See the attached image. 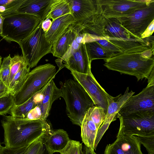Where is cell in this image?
Here are the masks:
<instances>
[{
  "label": "cell",
  "mask_w": 154,
  "mask_h": 154,
  "mask_svg": "<svg viewBox=\"0 0 154 154\" xmlns=\"http://www.w3.org/2000/svg\"><path fill=\"white\" fill-rule=\"evenodd\" d=\"M1 123L4 131L3 143L12 149L28 146L52 129L47 120L18 118L11 115L5 116Z\"/></svg>",
  "instance_id": "cell-1"
},
{
  "label": "cell",
  "mask_w": 154,
  "mask_h": 154,
  "mask_svg": "<svg viewBox=\"0 0 154 154\" xmlns=\"http://www.w3.org/2000/svg\"><path fill=\"white\" fill-rule=\"evenodd\" d=\"M104 61L103 65L108 69L134 76L138 81L148 79L154 69V57H147L144 51L119 53Z\"/></svg>",
  "instance_id": "cell-2"
},
{
  "label": "cell",
  "mask_w": 154,
  "mask_h": 154,
  "mask_svg": "<svg viewBox=\"0 0 154 154\" xmlns=\"http://www.w3.org/2000/svg\"><path fill=\"white\" fill-rule=\"evenodd\" d=\"M60 84L67 115L72 124L80 127L86 112L94 103L77 81L69 79Z\"/></svg>",
  "instance_id": "cell-3"
},
{
  "label": "cell",
  "mask_w": 154,
  "mask_h": 154,
  "mask_svg": "<svg viewBox=\"0 0 154 154\" xmlns=\"http://www.w3.org/2000/svg\"><path fill=\"white\" fill-rule=\"evenodd\" d=\"M0 36L6 41L18 43L30 35L41 21L38 17L17 12L4 17Z\"/></svg>",
  "instance_id": "cell-4"
},
{
  "label": "cell",
  "mask_w": 154,
  "mask_h": 154,
  "mask_svg": "<svg viewBox=\"0 0 154 154\" xmlns=\"http://www.w3.org/2000/svg\"><path fill=\"white\" fill-rule=\"evenodd\" d=\"M56 74L50 63L39 65L29 72L20 89L14 95L15 105L21 104L40 91Z\"/></svg>",
  "instance_id": "cell-5"
},
{
  "label": "cell",
  "mask_w": 154,
  "mask_h": 154,
  "mask_svg": "<svg viewBox=\"0 0 154 154\" xmlns=\"http://www.w3.org/2000/svg\"><path fill=\"white\" fill-rule=\"evenodd\" d=\"M41 22L30 35L18 43L30 69L36 66L43 57L51 51L53 45L46 38L41 27Z\"/></svg>",
  "instance_id": "cell-6"
},
{
  "label": "cell",
  "mask_w": 154,
  "mask_h": 154,
  "mask_svg": "<svg viewBox=\"0 0 154 154\" xmlns=\"http://www.w3.org/2000/svg\"><path fill=\"white\" fill-rule=\"evenodd\" d=\"M117 118L120 122L118 134L134 136L154 135V110L140 111Z\"/></svg>",
  "instance_id": "cell-7"
},
{
  "label": "cell",
  "mask_w": 154,
  "mask_h": 154,
  "mask_svg": "<svg viewBox=\"0 0 154 154\" xmlns=\"http://www.w3.org/2000/svg\"><path fill=\"white\" fill-rule=\"evenodd\" d=\"M116 18L129 32L141 38L142 35L154 20V1L152 0L148 5L131 14Z\"/></svg>",
  "instance_id": "cell-8"
},
{
  "label": "cell",
  "mask_w": 154,
  "mask_h": 154,
  "mask_svg": "<svg viewBox=\"0 0 154 154\" xmlns=\"http://www.w3.org/2000/svg\"><path fill=\"white\" fill-rule=\"evenodd\" d=\"M152 0H98L99 10L104 17L118 18L131 14L147 6Z\"/></svg>",
  "instance_id": "cell-9"
},
{
  "label": "cell",
  "mask_w": 154,
  "mask_h": 154,
  "mask_svg": "<svg viewBox=\"0 0 154 154\" xmlns=\"http://www.w3.org/2000/svg\"><path fill=\"white\" fill-rule=\"evenodd\" d=\"M146 87L137 94L132 95L116 114L123 116L137 111L154 110V82H147Z\"/></svg>",
  "instance_id": "cell-10"
},
{
  "label": "cell",
  "mask_w": 154,
  "mask_h": 154,
  "mask_svg": "<svg viewBox=\"0 0 154 154\" xmlns=\"http://www.w3.org/2000/svg\"><path fill=\"white\" fill-rule=\"evenodd\" d=\"M74 80L83 87L93 102L95 106L102 108L106 114L108 94L101 86L92 72L84 74L70 71Z\"/></svg>",
  "instance_id": "cell-11"
},
{
  "label": "cell",
  "mask_w": 154,
  "mask_h": 154,
  "mask_svg": "<svg viewBox=\"0 0 154 154\" xmlns=\"http://www.w3.org/2000/svg\"><path fill=\"white\" fill-rule=\"evenodd\" d=\"M85 42L83 39L76 47L71 48L70 50L71 51L68 52L66 54L67 55L63 59L64 66L70 71L84 74L91 72V62L89 59Z\"/></svg>",
  "instance_id": "cell-12"
},
{
  "label": "cell",
  "mask_w": 154,
  "mask_h": 154,
  "mask_svg": "<svg viewBox=\"0 0 154 154\" xmlns=\"http://www.w3.org/2000/svg\"><path fill=\"white\" fill-rule=\"evenodd\" d=\"M75 23L82 25L99 11L98 0H67Z\"/></svg>",
  "instance_id": "cell-13"
},
{
  "label": "cell",
  "mask_w": 154,
  "mask_h": 154,
  "mask_svg": "<svg viewBox=\"0 0 154 154\" xmlns=\"http://www.w3.org/2000/svg\"><path fill=\"white\" fill-rule=\"evenodd\" d=\"M140 146L135 136L117 134L115 141L106 146L104 154H143Z\"/></svg>",
  "instance_id": "cell-14"
},
{
  "label": "cell",
  "mask_w": 154,
  "mask_h": 154,
  "mask_svg": "<svg viewBox=\"0 0 154 154\" xmlns=\"http://www.w3.org/2000/svg\"><path fill=\"white\" fill-rule=\"evenodd\" d=\"M106 39L125 53H140L154 49V36L141 39L112 38Z\"/></svg>",
  "instance_id": "cell-15"
},
{
  "label": "cell",
  "mask_w": 154,
  "mask_h": 154,
  "mask_svg": "<svg viewBox=\"0 0 154 154\" xmlns=\"http://www.w3.org/2000/svg\"><path fill=\"white\" fill-rule=\"evenodd\" d=\"M80 25H70L53 44L51 53L54 57L62 59L66 54L79 35Z\"/></svg>",
  "instance_id": "cell-16"
},
{
  "label": "cell",
  "mask_w": 154,
  "mask_h": 154,
  "mask_svg": "<svg viewBox=\"0 0 154 154\" xmlns=\"http://www.w3.org/2000/svg\"><path fill=\"white\" fill-rule=\"evenodd\" d=\"M41 91L43 97L38 105L40 112V119L46 121L53 103L62 97V94L61 88L57 87L53 79H51Z\"/></svg>",
  "instance_id": "cell-17"
},
{
  "label": "cell",
  "mask_w": 154,
  "mask_h": 154,
  "mask_svg": "<svg viewBox=\"0 0 154 154\" xmlns=\"http://www.w3.org/2000/svg\"><path fill=\"white\" fill-rule=\"evenodd\" d=\"M42 139L47 149L52 154L63 150L70 140L67 132L62 129H52L45 134Z\"/></svg>",
  "instance_id": "cell-18"
},
{
  "label": "cell",
  "mask_w": 154,
  "mask_h": 154,
  "mask_svg": "<svg viewBox=\"0 0 154 154\" xmlns=\"http://www.w3.org/2000/svg\"><path fill=\"white\" fill-rule=\"evenodd\" d=\"M75 23L70 14L59 17L52 21L50 28L45 33V37L53 45L70 25Z\"/></svg>",
  "instance_id": "cell-19"
},
{
  "label": "cell",
  "mask_w": 154,
  "mask_h": 154,
  "mask_svg": "<svg viewBox=\"0 0 154 154\" xmlns=\"http://www.w3.org/2000/svg\"><path fill=\"white\" fill-rule=\"evenodd\" d=\"M103 31L105 36L104 38H116L141 39L129 32L121 25L119 20L115 18L105 17Z\"/></svg>",
  "instance_id": "cell-20"
},
{
  "label": "cell",
  "mask_w": 154,
  "mask_h": 154,
  "mask_svg": "<svg viewBox=\"0 0 154 154\" xmlns=\"http://www.w3.org/2000/svg\"><path fill=\"white\" fill-rule=\"evenodd\" d=\"M81 137L85 146L94 151V144L98 129L91 119L88 111L86 112L80 126Z\"/></svg>",
  "instance_id": "cell-21"
},
{
  "label": "cell",
  "mask_w": 154,
  "mask_h": 154,
  "mask_svg": "<svg viewBox=\"0 0 154 154\" xmlns=\"http://www.w3.org/2000/svg\"><path fill=\"white\" fill-rule=\"evenodd\" d=\"M70 14L67 0H51L43 14L42 21L48 18L54 20L64 15Z\"/></svg>",
  "instance_id": "cell-22"
},
{
  "label": "cell",
  "mask_w": 154,
  "mask_h": 154,
  "mask_svg": "<svg viewBox=\"0 0 154 154\" xmlns=\"http://www.w3.org/2000/svg\"><path fill=\"white\" fill-rule=\"evenodd\" d=\"M51 0H25L17 12L39 17L42 20L44 12Z\"/></svg>",
  "instance_id": "cell-23"
},
{
  "label": "cell",
  "mask_w": 154,
  "mask_h": 154,
  "mask_svg": "<svg viewBox=\"0 0 154 154\" xmlns=\"http://www.w3.org/2000/svg\"><path fill=\"white\" fill-rule=\"evenodd\" d=\"M42 98L40 91L24 103L14 105L10 112L11 116L16 118L26 119L29 112L38 105Z\"/></svg>",
  "instance_id": "cell-24"
},
{
  "label": "cell",
  "mask_w": 154,
  "mask_h": 154,
  "mask_svg": "<svg viewBox=\"0 0 154 154\" xmlns=\"http://www.w3.org/2000/svg\"><path fill=\"white\" fill-rule=\"evenodd\" d=\"M129 87H128L123 94H120L115 97L108 94V107L106 118L111 116H116L117 114L122 106L135 93L132 91L129 92Z\"/></svg>",
  "instance_id": "cell-25"
},
{
  "label": "cell",
  "mask_w": 154,
  "mask_h": 154,
  "mask_svg": "<svg viewBox=\"0 0 154 154\" xmlns=\"http://www.w3.org/2000/svg\"><path fill=\"white\" fill-rule=\"evenodd\" d=\"M85 45L89 59L91 62L95 59L106 60L119 53L106 49L95 41L85 42Z\"/></svg>",
  "instance_id": "cell-26"
},
{
  "label": "cell",
  "mask_w": 154,
  "mask_h": 154,
  "mask_svg": "<svg viewBox=\"0 0 154 154\" xmlns=\"http://www.w3.org/2000/svg\"><path fill=\"white\" fill-rule=\"evenodd\" d=\"M30 69L26 63L21 66L10 82L8 87L9 93L14 96L20 89L30 72Z\"/></svg>",
  "instance_id": "cell-27"
},
{
  "label": "cell",
  "mask_w": 154,
  "mask_h": 154,
  "mask_svg": "<svg viewBox=\"0 0 154 154\" xmlns=\"http://www.w3.org/2000/svg\"><path fill=\"white\" fill-rule=\"evenodd\" d=\"M25 0H0V14L3 17L17 12Z\"/></svg>",
  "instance_id": "cell-28"
},
{
  "label": "cell",
  "mask_w": 154,
  "mask_h": 154,
  "mask_svg": "<svg viewBox=\"0 0 154 154\" xmlns=\"http://www.w3.org/2000/svg\"><path fill=\"white\" fill-rule=\"evenodd\" d=\"M88 111L91 119L98 129L106 118V114L103 109L94 106L89 108Z\"/></svg>",
  "instance_id": "cell-29"
},
{
  "label": "cell",
  "mask_w": 154,
  "mask_h": 154,
  "mask_svg": "<svg viewBox=\"0 0 154 154\" xmlns=\"http://www.w3.org/2000/svg\"><path fill=\"white\" fill-rule=\"evenodd\" d=\"M11 58L10 54L3 58L0 70V79L8 87L10 83Z\"/></svg>",
  "instance_id": "cell-30"
},
{
  "label": "cell",
  "mask_w": 154,
  "mask_h": 154,
  "mask_svg": "<svg viewBox=\"0 0 154 154\" xmlns=\"http://www.w3.org/2000/svg\"><path fill=\"white\" fill-rule=\"evenodd\" d=\"M14 105V96L10 93L0 98V115L10 112Z\"/></svg>",
  "instance_id": "cell-31"
},
{
  "label": "cell",
  "mask_w": 154,
  "mask_h": 154,
  "mask_svg": "<svg viewBox=\"0 0 154 154\" xmlns=\"http://www.w3.org/2000/svg\"><path fill=\"white\" fill-rule=\"evenodd\" d=\"M60 154H84L82 145L79 141L70 140L66 147L59 152Z\"/></svg>",
  "instance_id": "cell-32"
},
{
  "label": "cell",
  "mask_w": 154,
  "mask_h": 154,
  "mask_svg": "<svg viewBox=\"0 0 154 154\" xmlns=\"http://www.w3.org/2000/svg\"><path fill=\"white\" fill-rule=\"evenodd\" d=\"M26 63L22 55H16L11 57L10 64V82L15 75L19 70L21 66Z\"/></svg>",
  "instance_id": "cell-33"
},
{
  "label": "cell",
  "mask_w": 154,
  "mask_h": 154,
  "mask_svg": "<svg viewBox=\"0 0 154 154\" xmlns=\"http://www.w3.org/2000/svg\"><path fill=\"white\" fill-rule=\"evenodd\" d=\"M146 149L149 154H154V135L135 136Z\"/></svg>",
  "instance_id": "cell-34"
},
{
  "label": "cell",
  "mask_w": 154,
  "mask_h": 154,
  "mask_svg": "<svg viewBox=\"0 0 154 154\" xmlns=\"http://www.w3.org/2000/svg\"><path fill=\"white\" fill-rule=\"evenodd\" d=\"M43 136L31 143L28 147L24 154H38L44 147L42 139Z\"/></svg>",
  "instance_id": "cell-35"
},
{
  "label": "cell",
  "mask_w": 154,
  "mask_h": 154,
  "mask_svg": "<svg viewBox=\"0 0 154 154\" xmlns=\"http://www.w3.org/2000/svg\"><path fill=\"white\" fill-rule=\"evenodd\" d=\"M93 41H95L106 49L116 53H123L118 47L103 38H97Z\"/></svg>",
  "instance_id": "cell-36"
},
{
  "label": "cell",
  "mask_w": 154,
  "mask_h": 154,
  "mask_svg": "<svg viewBox=\"0 0 154 154\" xmlns=\"http://www.w3.org/2000/svg\"><path fill=\"white\" fill-rule=\"evenodd\" d=\"M28 146L16 149H10L2 146L1 154H24Z\"/></svg>",
  "instance_id": "cell-37"
},
{
  "label": "cell",
  "mask_w": 154,
  "mask_h": 154,
  "mask_svg": "<svg viewBox=\"0 0 154 154\" xmlns=\"http://www.w3.org/2000/svg\"><path fill=\"white\" fill-rule=\"evenodd\" d=\"M154 20L152 21L147 27L146 29L142 35V38L147 37L152 35L154 32Z\"/></svg>",
  "instance_id": "cell-38"
},
{
  "label": "cell",
  "mask_w": 154,
  "mask_h": 154,
  "mask_svg": "<svg viewBox=\"0 0 154 154\" xmlns=\"http://www.w3.org/2000/svg\"><path fill=\"white\" fill-rule=\"evenodd\" d=\"M9 93L8 87L0 79V98Z\"/></svg>",
  "instance_id": "cell-39"
},
{
  "label": "cell",
  "mask_w": 154,
  "mask_h": 154,
  "mask_svg": "<svg viewBox=\"0 0 154 154\" xmlns=\"http://www.w3.org/2000/svg\"><path fill=\"white\" fill-rule=\"evenodd\" d=\"M52 23V21L49 18H48L42 21L41 27L45 32L48 31L50 28Z\"/></svg>",
  "instance_id": "cell-40"
},
{
  "label": "cell",
  "mask_w": 154,
  "mask_h": 154,
  "mask_svg": "<svg viewBox=\"0 0 154 154\" xmlns=\"http://www.w3.org/2000/svg\"><path fill=\"white\" fill-rule=\"evenodd\" d=\"M4 19L5 17L0 14V35L2 33L3 23Z\"/></svg>",
  "instance_id": "cell-41"
},
{
  "label": "cell",
  "mask_w": 154,
  "mask_h": 154,
  "mask_svg": "<svg viewBox=\"0 0 154 154\" xmlns=\"http://www.w3.org/2000/svg\"><path fill=\"white\" fill-rule=\"evenodd\" d=\"M85 154H97L94 151L91 150L89 148L85 146Z\"/></svg>",
  "instance_id": "cell-42"
},
{
  "label": "cell",
  "mask_w": 154,
  "mask_h": 154,
  "mask_svg": "<svg viewBox=\"0 0 154 154\" xmlns=\"http://www.w3.org/2000/svg\"><path fill=\"white\" fill-rule=\"evenodd\" d=\"M38 154H53L49 152L45 146L44 144L43 149L40 151Z\"/></svg>",
  "instance_id": "cell-43"
},
{
  "label": "cell",
  "mask_w": 154,
  "mask_h": 154,
  "mask_svg": "<svg viewBox=\"0 0 154 154\" xmlns=\"http://www.w3.org/2000/svg\"><path fill=\"white\" fill-rule=\"evenodd\" d=\"M2 57L0 55V70L1 69V66H2Z\"/></svg>",
  "instance_id": "cell-44"
},
{
  "label": "cell",
  "mask_w": 154,
  "mask_h": 154,
  "mask_svg": "<svg viewBox=\"0 0 154 154\" xmlns=\"http://www.w3.org/2000/svg\"><path fill=\"white\" fill-rule=\"evenodd\" d=\"M2 146L1 145V142H0V154H1V148Z\"/></svg>",
  "instance_id": "cell-45"
}]
</instances>
